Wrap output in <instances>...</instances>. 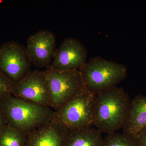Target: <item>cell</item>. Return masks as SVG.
I'll return each instance as SVG.
<instances>
[{"label":"cell","mask_w":146,"mask_h":146,"mask_svg":"<svg viewBox=\"0 0 146 146\" xmlns=\"http://www.w3.org/2000/svg\"><path fill=\"white\" fill-rule=\"evenodd\" d=\"M131 100L128 94L117 86L96 94L94 126L109 134L122 129L127 118Z\"/></svg>","instance_id":"cell-1"},{"label":"cell","mask_w":146,"mask_h":146,"mask_svg":"<svg viewBox=\"0 0 146 146\" xmlns=\"http://www.w3.org/2000/svg\"><path fill=\"white\" fill-rule=\"evenodd\" d=\"M0 112L7 125L26 136L52 119L55 110L10 95L0 102Z\"/></svg>","instance_id":"cell-2"},{"label":"cell","mask_w":146,"mask_h":146,"mask_svg":"<svg viewBox=\"0 0 146 146\" xmlns=\"http://www.w3.org/2000/svg\"><path fill=\"white\" fill-rule=\"evenodd\" d=\"M79 70L85 88L96 94L116 86L127 74L125 65L100 56L90 58Z\"/></svg>","instance_id":"cell-3"},{"label":"cell","mask_w":146,"mask_h":146,"mask_svg":"<svg viewBox=\"0 0 146 146\" xmlns=\"http://www.w3.org/2000/svg\"><path fill=\"white\" fill-rule=\"evenodd\" d=\"M96 95L84 87L55 110L54 119L68 130L92 127Z\"/></svg>","instance_id":"cell-4"},{"label":"cell","mask_w":146,"mask_h":146,"mask_svg":"<svg viewBox=\"0 0 146 146\" xmlns=\"http://www.w3.org/2000/svg\"><path fill=\"white\" fill-rule=\"evenodd\" d=\"M31 62L25 47L11 41L0 46V72L13 85L31 72Z\"/></svg>","instance_id":"cell-5"},{"label":"cell","mask_w":146,"mask_h":146,"mask_svg":"<svg viewBox=\"0 0 146 146\" xmlns=\"http://www.w3.org/2000/svg\"><path fill=\"white\" fill-rule=\"evenodd\" d=\"M49 86L52 108L56 110L85 87L79 70L44 71Z\"/></svg>","instance_id":"cell-6"},{"label":"cell","mask_w":146,"mask_h":146,"mask_svg":"<svg viewBox=\"0 0 146 146\" xmlns=\"http://www.w3.org/2000/svg\"><path fill=\"white\" fill-rule=\"evenodd\" d=\"M13 96L52 108L49 86L44 71H31L25 78L13 86Z\"/></svg>","instance_id":"cell-7"},{"label":"cell","mask_w":146,"mask_h":146,"mask_svg":"<svg viewBox=\"0 0 146 146\" xmlns=\"http://www.w3.org/2000/svg\"><path fill=\"white\" fill-rule=\"evenodd\" d=\"M87 50L78 39L67 38L56 50L48 68L58 71L80 70L87 62Z\"/></svg>","instance_id":"cell-8"},{"label":"cell","mask_w":146,"mask_h":146,"mask_svg":"<svg viewBox=\"0 0 146 146\" xmlns=\"http://www.w3.org/2000/svg\"><path fill=\"white\" fill-rule=\"evenodd\" d=\"M56 47V40L51 32L44 30L31 35L25 47L31 63L39 68L49 67Z\"/></svg>","instance_id":"cell-9"},{"label":"cell","mask_w":146,"mask_h":146,"mask_svg":"<svg viewBox=\"0 0 146 146\" xmlns=\"http://www.w3.org/2000/svg\"><path fill=\"white\" fill-rule=\"evenodd\" d=\"M68 131L53 118L25 136V146H65Z\"/></svg>","instance_id":"cell-10"},{"label":"cell","mask_w":146,"mask_h":146,"mask_svg":"<svg viewBox=\"0 0 146 146\" xmlns=\"http://www.w3.org/2000/svg\"><path fill=\"white\" fill-rule=\"evenodd\" d=\"M146 128V96L138 95L131 100L123 133L136 138Z\"/></svg>","instance_id":"cell-11"},{"label":"cell","mask_w":146,"mask_h":146,"mask_svg":"<svg viewBox=\"0 0 146 146\" xmlns=\"http://www.w3.org/2000/svg\"><path fill=\"white\" fill-rule=\"evenodd\" d=\"M102 133L93 127L69 130L65 146H102Z\"/></svg>","instance_id":"cell-12"},{"label":"cell","mask_w":146,"mask_h":146,"mask_svg":"<svg viewBox=\"0 0 146 146\" xmlns=\"http://www.w3.org/2000/svg\"><path fill=\"white\" fill-rule=\"evenodd\" d=\"M25 136L7 125L0 132V146H25Z\"/></svg>","instance_id":"cell-13"},{"label":"cell","mask_w":146,"mask_h":146,"mask_svg":"<svg viewBox=\"0 0 146 146\" xmlns=\"http://www.w3.org/2000/svg\"><path fill=\"white\" fill-rule=\"evenodd\" d=\"M102 146H137L136 139L124 133L107 134L103 139Z\"/></svg>","instance_id":"cell-14"},{"label":"cell","mask_w":146,"mask_h":146,"mask_svg":"<svg viewBox=\"0 0 146 146\" xmlns=\"http://www.w3.org/2000/svg\"><path fill=\"white\" fill-rule=\"evenodd\" d=\"M14 85L0 72V102L7 97L12 95Z\"/></svg>","instance_id":"cell-15"},{"label":"cell","mask_w":146,"mask_h":146,"mask_svg":"<svg viewBox=\"0 0 146 146\" xmlns=\"http://www.w3.org/2000/svg\"><path fill=\"white\" fill-rule=\"evenodd\" d=\"M137 146H146V128L135 138Z\"/></svg>","instance_id":"cell-16"},{"label":"cell","mask_w":146,"mask_h":146,"mask_svg":"<svg viewBox=\"0 0 146 146\" xmlns=\"http://www.w3.org/2000/svg\"><path fill=\"white\" fill-rule=\"evenodd\" d=\"M6 125L5 121L2 115L0 112V132L5 127Z\"/></svg>","instance_id":"cell-17"}]
</instances>
